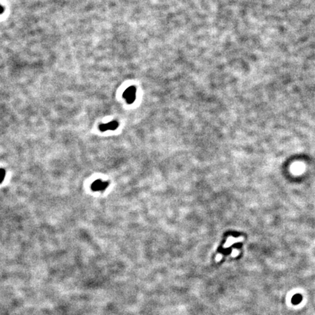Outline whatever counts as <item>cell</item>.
<instances>
[{
	"label": "cell",
	"mask_w": 315,
	"mask_h": 315,
	"mask_svg": "<svg viewBox=\"0 0 315 315\" xmlns=\"http://www.w3.org/2000/svg\"><path fill=\"white\" fill-rule=\"evenodd\" d=\"M123 98L129 104H131L136 99V88L134 86L129 88L123 93Z\"/></svg>",
	"instance_id": "1"
},
{
	"label": "cell",
	"mask_w": 315,
	"mask_h": 315,
	"mask_svg": "<svg viewBox=\"0 0 315 315\" xmlns=\"http://www.w3.org/2000/svg\"><path fill=\"white\" fill-rule=\"evenodd\" d=\"M109 182H104L101 180H97L93 182L91 185V189L94 191H103L107 188Z\"/></svg>",
	"instance_id": "2"
},
{
	"label": "cell",
	"mask_w": 315,
	"mask_h": 315,
	"mask_svg": "<svg viewBox=\"0 0 315 315\" xmlns=\"http://www.w3.org/2000/svg\"><path fill=\"white\" fill-rule=\"evenodd\" d=\"M118 127V122L115 121H111L108 123L101 124L99 125V129L101 131H106L108 130H115Z\"/></svg>",
	"instance_id": "3"
},
{
	"label": "cell",
	"mask_w": 315,
	"mask_h": 315,
	"mask_svg": "<svg viewBox=\"0 0 315 315\" xmlns=\"http://www.w3.org/2000/svg\"><path fill=\"white\" fill-rule=\"evenodd\" d=\"M302 299H303V297L300 294H295L292 298V304L294 305H298L302 301Z\"/></svg>",
	"instance_id": "4"
},
{
	"label": "cell",
	"mask_w": 315,
	"mask_h": 315,
	"mask_svg": "<svg viewBox=\"0 0 315 315\" xmlns=\"http://www.w3.org/2000/svg\"><path fill=\"white\" fill-rule=\"evenodd\" d=\"M5 170L4 168H0V183L3 181L5 177Z\"/></svg>",
	"instance_id": "5"
},
{
	"label": "cell",
	"mask_w": 315,
	"mask_h": 315,
	"mask_svg": "<svg viewBox=\"0 0 315 315\" xmlns=\"http://www.w3.org/2000/svg\"><path fill=\"white\" fill-rule=\"evenodd\" d=\"M4 11V8L0 5V14H2Z\"/></svg>",
	"instance_id": "6"
}]
</instances>
